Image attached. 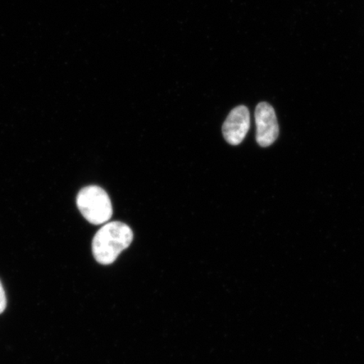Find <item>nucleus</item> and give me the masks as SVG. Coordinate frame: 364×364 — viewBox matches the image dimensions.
Segmentation results:
<instances>
[{"mask_svg": "<svg viewBox=\"0 0 364 364\" xmlns=\"http://www.w3.org/2000/svg\"><path fill=\"white\" fill-rule=\"evenodd\" d=\"M133 239V231L124 223H107L94 236L92 252L95 260L102 265H110L129 247Z\"/></svg>", "mask_w": 364, "mask_h": 364, "instance_id": "obj_1", "label": "nucleus"}, {"mask_svg": "<svg viewBox=\"0 0 364 364\" xmlns=\"http://www.w3.org/2000/svg\"><path fill=\"white\" fill-rule=\"evenodd\" d=\"M76 204L81 215L90 224H105L112 216L111 199L106 191L100 186H89L81 189L77 195Z\"/></svg>", "mask_w": 364, "mask_h": 364, "instance_id": "obj_2", "label": "nucleus"}, {"mask_svg": "<svg viewBox=\"0 0 364 364\" xmlns=\"http://www.w3.org/2000/svg\"><path fill=\"white\" fill-rule=\"evenodd\" d=\"M257 124V141L261 147H269L279 134V127L274 109L270 104L261 102L255 112Z\"/></svg>", "mask_w": 364, "mask_h": 364, "instance_id": "obj_3", "label": "nucleus"}, {"mask_svg": "<svg viewBox=\"0 0 364 364\" xmlns=\"http://www.w3.org/2000/svg\"><path fill=\"white\" fill-rule=\"evenodd\" d=\"M250 117L247 107L239 106L230 112L223 125V134L228 143L239 145L250 129Z\"/></svg>", "mask_w": 364, "mask_h": 364, "instance_id": "obj_4", "label": "nucleus"}, {"mask_svg": "<svg viewBox=\"0 0 364 364\" xmlns=\"http://www.w3.org/2000/svg\"><path fill=\"white\" fill-rule=\"evenodd\" d=\"M6 292H4V287L0 282V315L4 311V309L6 308Z\"/></svg>", "mask_w": 364, "mask_h": 364, "instance_id": "obj_5", "label": "nucleus"}]
</instances>
